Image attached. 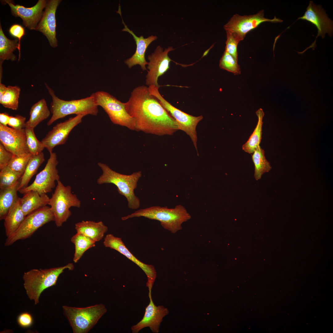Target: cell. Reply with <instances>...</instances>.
<instances>
[{
  "label": "cell",
  "mask_w": 333,
  "mask_h": 333,
  "mask_svg": "<svg viewBox=\"0 0 333 333\" xmlns=\"http://www.w3.org/2000/svg\"><path fill=\"white\" fill-rule=\"evenodd\" d=\"M20 180L13 185L0 191V220H4L10 209L18 200V188Z\"/></svg>",
  "instance_id": "cell-25"
},
{
  "label": "cell",
  "mask_w": 333,
  "mask_h": 333,
  "mask_svg": "<svg viewBox=\"0 0 333 333\" xmlns=\"http://www.w3.org/2000/svg\"><path fill=\"white\" fill-rule=\"evenodd\" d=\"M264 10L249 15L241 16L236 14L224 26V28L226 32L231 33L240 42L244 39L248 32L263 22L277 23L283 21L275 16L273 19H269L264 17Z\"/></svg>",
  "instance_id": "cell-11"
},
{
  "label": "cell",
  "mask_w": 333,
  "mask_h": 333,
  "mask_svg": "<svg viewBox=\"0 0 333 333\" xmlns=\"http://www.w3.org/2000/svg\"><path fill=\"white\" fill-rule=\"evenodd\" d=\"M175 49L172 47L169 46L164 50L163 48L158 46L154 52L148 56L149 62L147 68L149 71L146 76V85L149 86L154 85L159 88L158 78L168 70L170 63L172 61L168 54Z\"/></svg>",
  "instance_id": "cell-13"
},
{
  "label": "cell",
  "mask_w": 333,
  "mask_h": 333,
  "mask_svg": "<svg viewBox=\"0 0 333 333\" xmlns=\"http://www.w3.org/2000/svg\"><path fill=\"white\" fill-rule=\"evenodd\" d=\"M256 113L258 118L257 124L248 140L242 146L243 150L249 154L253 153L260 145L262 138V120L264 113L261 108L257 110Z\"/></svg>",
  "instance_id": "cell-28"
},
{
  "label": "cell",
  "mask_w": 333,
  "mask_h": 333,
  "mask_svg": "<svg viewBox=\"0 0 333 333\" xmlns=\"http://www.w3.org/2000/svg\"><path fill=\"white\" fill-rule=\"evenodd\" d=\"M94 94L96 104L102 107L113 124L135 130V120L126 111L125 103L105 92L98 91Z\"/></svg>",
  "instance_id": "cell-9"
},
{
  "label": "cell",
  "mask_w": 333,
  "mask_h": 333,
  "mask_svg": "<svg viewBox=\"0 0 333 333\" xmlns=\"http://www.w3.org/2000/svg\"><path fill=\"white\" fill-rule=\"evenodd\" d=\"M21 89L17 86L8 85L6 90L0 99V103L5 108L16 110L18 108Z\"/></svg>",
  "instance_id": "cell-32"
},
{
  "label": "cell",
  "mask_w": 333,
  "mask_h": 333,
  "mask_svg": "<svg viewBox=\"0 0 333 333\" xmlns=\"http://www.w3.org/2000/svg\"><path fill=\"white\" fill-rule=\"evenodd\" d=\"M62 308L74 333L88 332L107 311L102 304L84 308L64 305Z\"/></svg>",
  "instance_id": "cell-6"
},
{
  "label": "cell",
  "mask_w": 333,
  "mask_h": 333,
  "mask_svg": "<svg viewBox=\"0 0 333 333\" xmlns=\"http://www.w3.org/2000/svg\"><path fill=\"white\" fill-rule=\"evenodd\" d=\"M219 66L221 68L231 72L235 75L240 74V67L237 61L225 51L220 60Z\"/></svg>",
  "instance_id": "cell-35"
},
{
  "label": "cell",
  "mask_w": 333,
  "mask_h": 333,
  "mask_svg": "<svg viewBox=\"0 0 333 333\" xmlns=\"http://www.w3.org/2000/svg\"><path fill=\"white\" fill-rule=\"evenodd\" d=\"M140 217L159 221L164 229L173 233L181 230L182 228V224L191 218L185 208L181 205H178L172 208L153 206L141 209L122 217L121 220H125L129 218Z\"/></svg>",
  "instance_id": "cell-3"
},
{
  "label": "cell",
  "mask_w": 333,
  "mask_h": 333,
  "mask_svg": "<svg viewBox=\"0 0 333 333\" xmlns=\"http://www.w3.org/2000/svg\"><path fill=\"white\" fill-rule=\"evenodd\" d=\"M71 242L75 247V252L73 261L77 263L85 252L95 246L96 242L88 237L80 233H77L71 239Z\"/></svg>",
  "instance_id": "cell-30"
},
{
  "label": "cell",
  "mask_w": 333,
  "mask_h": 333,
  "mask_svg": "<svg viewBox=\"0 0 333 333\" xmlns=\"http://www.w3.org/2000/svg\"><path fill=\"white\" fill-rule=\"evenodd\" d=\"M19 199L20 197H18L4 220L7 237L11 236L17 230L26 216L21 209Z\"/></svg>",
  "instance_id": "cell-24"
},
{
  "label": "cell",
  "mask_w": 333,
  "mask_h": 333,
  "mask_svg": "<svg viewBox=\"0 0 333 333\" xmlns=\"http://www.w3.org/2000/svg\"><path fill=\"white\" fill-rule=\"evenodd\" d=\"M49 110L45 100L42 98L34 104L30 112V117L26 122V126L34 128L37 125L50 116Z\"/></svg>",
  "instance_id": "cell-26"
},
{
  "label": "cell",
  "mask_w": 333,
  "mask_h": 333,
  "mask_svg": "<svg viewBox=\"0 0 333 333\" xmlns=\"http://www.w3.org/2000/svg\"><path fill=\"white\" fill-rule=\"evenodd\" d=\"M84 115H77L57 123L43 138L41 142L51 153L56 146L64 144L72 130L82 122Z\"/></svg>",
  "instance_id": "cell-14"
},
{
  "label": "cell",
  "mask_w": 333,
  "mask_h": 333,
  "mask_svg": "<svg viewBox=\"0 0 333 333\" xmlns=\"http://www.w3.org/2000/svg\"><path fill=\"white\" fill-rule=\"evenodd\" d=\"M13 154L6 149L0 143V170L7 166Z\"/></svg>",
  "instance_id": "cell-40"
},
{
  "label": "cell",
  "mask_w": 333,
  "mask_h": 333,
  "mask_svg": "<svg viewBox=\"0 0 333 333\" xmlns=\"http://www.w3.org/2000/svg\"><path fill=\"white\" fill-rule=\"evenodd\" d=\"M23 174L15 171L8 166L0 170V188L10 187L20 180Z\"/></svg>",
  "instance_id": "cell-33"
},
{
  "label": "cell",
  "mask_w": 333,
  "mask_h": 333,
  "mask_svg": "<svg viewBox=\"0 0 333 333\" xmlns=\"http://www.w3.org/2000/svg\"><path fill=\"white\" fill-rule=\"evenodd\" d=\"M125 104L135 120V130L163 136L172 135L179 130L176 121L145 86L135 88Z\"/></svg>",
  "instance_id": "cell-1"
},
{
  "label": "cell",
  "mask_w": 333,
  "mask_h": 333,
  "mask_svg": "<svg viewBox=\"0 0 333 333\" xmlns=\"http://www.w3.org/2000/svg\"><path fill=\"white\" fill-rule=\"evenodd\" d=\"M122 23L124 25L123 31H126L131 34L134 38L136 44V49L134 54L130 58L125 61V63L129 68L133 66L139 64L141 66L143 71L146 70V65L148 64V62L145 59V54L147 48L149 45L153 41L156 39L157 37L156 35H152L148 38H145L143 36L139 37L137 36L133 31L130 30L125 24L122 19Z\"/></svg>",
  "instance_id": "cell-21"
},
{
  "label": "cell",
  "mask_w": 333,
  "mask_h": 333,
  "mask_svg": "<svg viewBox=\"0 0 333 333\" xmlns=\"http://www.w3.org/2000/svg\"><path fill=\"white\" fill-rule=\"evenodd\" d=\"M34 129L27 126L25 128L28 149L30 153L34 155L42 152L45 147L42 142L37 138Z\"/></svg>",
  "instance_id": "cell-34"
},
{
  "label": "cell",
  "mask_w": 333,
  "mask_h": 333,
  "mask_svg": "<svg viewBox=\"0 0 333 333\" xmlns=\"http://www.w3.org/2000/svg\"><path fill=\"white\" fill-rule=\"evenodd\" d=\"M18 40H10L5 35L0 25V71L2 72V64L5 60L14 61L17 56L13 52L18 48Z\"/></svg>",
  "instance_id": "cell-27"
},
{
  "label": "cell",
  "mask_w": 333,
  "mask_h": 333,
  "mask_svg": "<svg viewBox=\"0 0 333 333\" xmlns=\"http://www.w3.org/2000/svg\"><path fill=\"white\" fill-rule=\"evenodd\" d=\"M0 141L6 149L13 155L19 156L30 153L25 129L17 130L0 124Z\"/></svg>",
  "instance_id": "cell-17"
},
{
  "label": "cell",
  "mask_w": 333,
  "mask_h": 333,
  "mask_svg": "<svg viewBox=\"0 0 333 333\" xmlns=\"http://www.w3.org/2000/svg\"><path fill=\"white\" fill-rule=\"evenodd\" d=\"M26 117L19 115L10 116L8 125L15 130L24 129L26 126Z\"/></svg>",
  "instance_id": "cell-39"
},
{
  "label": "cell",
  "mask_w": 333,
  "mask_h": 333,
  "mask_svg": "<svg viewBox=\"0 0 333 333\" xmlns=\"http://www.w3.org/2000/svg\"><path fill=\"white\" fill-rule=\"evenodd\" d=\"M45 160L44 154L42 152L38 154L32 155L21 178L18 191L28 186L31 179L36 173L38 169Z\"/></svg>",
  "instance_id": "cell-29"
},
{
  "label": "cell",
  "mask_w": 333,
  "mask_h": 333,
  "mask_svg": "<svg viewBox=\"0 0 333 333\" xmlns=\"http://www.w3.org/2000/svg\"><path fill=\"white\" fill-rule=\"evenodd\" d=\"M301 19L308 21L314 25L317 29L318 34L314 42L305 51L310 48H314L316 47V40L319 36L322 38L325 37L326 33L332 35L333 31V21L329 18L324 9L320 5H317L312 1H310L309 6L304 15L299 17L298 20Z\"/></svg>",
  "instance_id": "cell-15"
},
{
  "label": "cell",
  "mask_w": 333,
  "mask_h": 333,
  "mask_svg": "<svg viewBox=\"0 0 333 333\" xmlns=\"http://www.w3.org/2000/svg\"><path fill=\"white\" fill-rule=\"evenodd\" d=\"M32 156L30 153L22 156L13 155L8 166L13 171L23 174L27 163Z\"/></svg>",
  "instance_id": "cell-36"
},
{
  "label": "cell",
  "mask_w": 333,
  "mask_h": 333,
  "mask_svg": "<svg viewBox=\"0 0 333 333\" xmlns=\"http://www.w3.org/2000/svg\"><path fill=\"white\" fill-rule=\"evenodd\" d=\"M50 154L44 168L36 176L33 183L29 186L21 189L18 191L24 194L34 191L41 195L51 192L55 187V181L60 180V176L56 166L58 163L56 153Z\"/></svg>",
  "instance_id": "cell-12"
},
{
  "label": "cell",
  "mask_w": 333,
  "mask_h": 333,
  "mask_svg": "<svg viewBox=\"0 0 333 333\" xmlns=\"http://www.w3.org/2000/svg\"><path fill=\"white\" fill-rule=\"evenodd\" d=\"M10 116L7 113H0V124L6 126L8 125Z\"/></svg>",
  "instance_id": "cell-42"
},
{
  "label": "cell",
  "mask_w": 333,
  "mask_h": 333,
  "mask_svg": "<svg viewBox=\"0 0 333 333\" xmlns=\"http://www.w3.org/2000/svg\"><path fill=\"white\" fill-rule=\"evenodd\" d=\"M77 232L88 237L96 242L101 240L108 230V227L101 221H84L75 224Z\"/></svg>",
  "instance_id": "cell-23"
},
{
  "label": "cell",
  "mask_w": 333,
  "mask_h": 333,
  "mask_svg": "<svg viewBox=\"0 0 333 333\" xmlns=\"http://www.w3.org/2000/svg\"><path fill=\"white\" fill-rule=\"evenodd\" d=\"M103 243L106 247L117 251L141 268L147 278L146 286L148 289H152L157 276V273L153 265L145 264L138 259L127 248L121 238L109 234L105 236Z\"/></svg>",
  "instance_id": "cell-16"
},
{
  "label": "cell",
  "mask_w": 333,
  "mask_h": 333,
  "mask_svg": "<svg viewBox=\"0 0 333 333\" xmlns=\"http://www.w3.org/2000/svg\"><path fill=\"white\" fill-rule=\"evenodd\" d=\"M74 265L71 263L62 266L47 269H33L24 272L23 278V286L28 298L35 305L39 302L42 293L47 289L56 285L60 275L65 269L72 270Z\"/></svg>",
  "instance_id": "cell-2"
},
{
  "label": "cell",
  "mask_w": 333,
  "mask_h": 333,
  "mask_svg": "<svg viewBox=\"0 0 333 333\" xmlns=\"http://www.w3.org/2000/svg\"><path fill=\"white\" fill-rule=\"evenodd\" d=\"M150 93L154 96L170 115L176 121L179 130L185 132L191 138L198 152L196 126L203 119L202 115L196 117L189 114L174 107L166 100L158 91V88L154 85L148 87Z\"/></svg>",
  "instance_id": "cell-8"
},
{
  "label": "cell",
  "mask_w": 333,
  "mask_h": 333,
  "mask_svg": "<svg viewBox=\"0 0 333 333\" xmlns=\"http://www.w3.org/2000/svg\"><path fill=\"white\" fill-rule=\"evenodd\" d=\"M7 89V87L5 85L0 82V99H1Z\"/></svg>",
  "instance_id": "cell-43"
},
{
  "label": "cell",
  "mask_w": 333,
  "mask_h": 333,
  "mask_svg": "<svg viewBox=\"0 0 333 333\" xmlns=\"http://www.w3.org/2000/svg\"><path fill=\"white\" fill-rule=\"evenodd\" d=\"M252 155V158L255 167L254 177L256 180L260 179L262 175L268 172L272 168L270 163L266 159L265 151L259 145Z\"/></svg>",
  "instance_id": "cell-31"
},
{
  "label": "cell",
  "mask_w": 333,
  "mask_h": 333,
  "mask_svg": "<svg viewBox=\"0 0 333 333\" xmlns=\"http://www.w3.org/2000/svg\"><path fill=\"white\" fill-rule=\"evenodd\" d=\"M57 182L54 192L48 204L51 206L56 225L60 227L71 215L69 208L72 207L79 208L81 203L76 195L72 193L70 186H65L60 180Z\"/></svg>",
  "instance_id": "cell-7"
},
{
  "label": "cell",
  "mask_w": 333,
  "mask_h": 333,
  "mask_svg": "<svg viewBox=\"0 0 333 333\" xmlns=\"http://www.w3.org/2000/svg\"><path fill=\"white\" fill-rule=\"evenodd\" d=\"M17 322L21 327L26 328L30 327L33 323V318L31 315L28 312L20 314L18 317Z\"/></svg>",
  "instance_id": "cell-41"
},
{
  "label": "cell",
  "mask_w": 333,
  "mask_h": 333,
  "mask_svg": "<svg viewBox=\"0 0 333 333\" xmlns=\"http://www.w3.org/2000/svg\"><path fill=\"white\" fill-rule=\"evenodd\" d=\"M227 40L225 51L232 56L236 61H238L237 47L239 42L231 33L226 32Z\"/></svg>",
  "instance_id": "cell-37"
},
{
  "label": "cell",
  "mask_w": 333,
  "mask_h": 333,
  "mask_svg": "<svg viewBox=\"0 0 333 333\" xmlns=\"http://www.w3.org/2000/svg\"><path fill=\"white\" fill-rule=\"evenodd\" d=\"M60 0L47 1L42 18L35 30L42 32L47 38L50 45L55 48L58 45L56 39V12Z\"/></svg>",
  "instance_id": "cell-20"
},
{
  "label": "cell",
  "mask_w": 333,
  "mask_h": 333,
  "mask_svg": "<svg viewBox=\"0 0 333 333\" xmlns=\"http://www.w3.org/2000/svg\"><path fill=\"white\" fill-rule=\"evenodd\" d=\"M54 221V216L50 207L46 206L41 208L26 216L17 230L7 237L4 245H11L18 240L29 238L40 227Z\"/></svg>",
  "instance_id": "cell-10"
},
{
  "label": "cell",
  "mask_w": 333,
  "mask_h": 333,
  "mask_svg": "<svg viewBox=\"0 0 333 333\" xmlns=\"http://www.w3.org/2000/svg\"><path fill=\"white\" fill-rule=\"evenodd\" d=\"M97 164L102 173L97 179V183L114 184L117 187L118 193L126 198L129 208L133 209L138 208L140 205V200L135 195L134 190L142 176V172L139 171L129 175H124L113 171L104 163L98 162Z\"/></svg>",
  "instance_id": "cell-5"
},
{
  "label": "cell",
  "mask_w": 333,
  "mask_h": 333,
  "mask_svg": "<svg viewBox=\"0 0 333 333\" xmlns=\"http://www.w3.org/2000/svg\"><path fill=\"white\" fill-rule=\"evenodd\" d=\"M50 198L46 194H40L38 192L30 191L20 198L21 209L26 216L32 212L48 204Z\"/></svg>",
  "instance_id": "cell-22"
},
{
  "label": "cell",
  "mask_w": 333,
  "mask_h": 333,
  "mask_svg": "<svg viewBox=\"0 0 333 333\" xmlns=\"http://www.w3.org/2000/svg\"><path fill=\"white\" fill-rule=\"evenodd\" d=\"M9 32L11 36L18 40V49L19 51L18 61H19L21 54L20 41L23 37L25 34L24 28L20 24L16 23L14 24L11 25L10 27L9 30Z\"/></svg>",
  "instance_id": "cell-38"
},
{
  "label": "cell",
  "mask_w": 333,
  "mask_h": 333,
  "mask_svg": "<svg viewBox=\"0 0 333 333\" xmlns=\"http://www.w3.org/2000/svg\"><path fill=\"white\" fill-rule=\"evenodd\" d=\"M151 290H149L148 296L150 302L145 308L143 318L131 328L133 333H138L146 327H149L153 333H158L163 318L169 313L168 309L163 306H156L154 304L152 298Z\"/></svg>",
  "instance_id": "cell-18"
},
{
  "label": "cell",
  "mask_w": 333,
  "mask_h": 333,
  "mask_svg": "<svg viewBox=\"0 0 333 333\" xmlns=\"http://www.w3.org/2000/svg\"><path fill=\"white\" fill-rule=\"evenodd\" d=\"M10 7L12 14L20 17L23 20V24L30 30H35L40 20L48 1L39 0L33 6L27 8L19 4L15 5L11 0H4Z\"/></svg>",
  "instance_id": "cell-19"
},
{
  "label": "cell",
  "mask_w": 333,
  "mask_h": 333,
  "mask_svg": "<svg viewBox=\"0 0 333 333\" xmlns=\"http://www.w3.org/2000/svg\"><path fill=\"white\" fill-rule=\"evenodd\" d=\"M45 85L52 99L50 107L52 115L47 122V126H50L57 120L70 114L97 115L98 106L96 103L94 93L84 98L65 101L57 97L53 90L46 83Z\"/></svg>",
  "instance_id": "cell-4"
}]
</instances>
